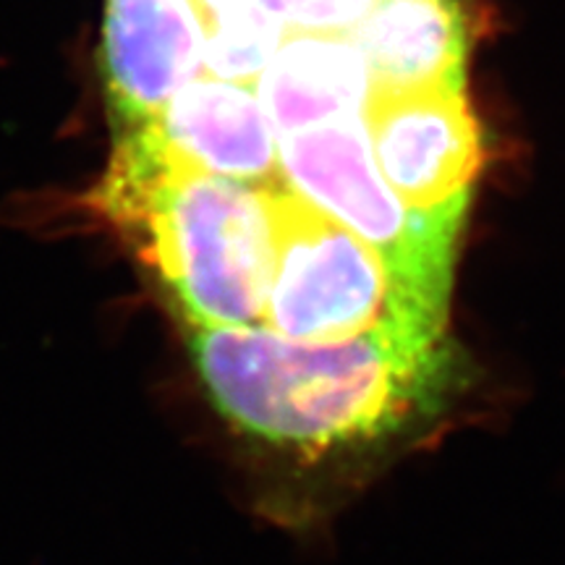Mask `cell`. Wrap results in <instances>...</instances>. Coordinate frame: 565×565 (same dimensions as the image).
Masks as SVG:
<instances>
[{
  "mask_svg": "<svg viewBox=\"0 0 565 565\" xmlns=\"http://www.w3.org/2000/svg\"><path fill=\"white\" fill-rule=\"evenodd\" d=\"M192 356L225 419L307 454L395 433L454 377L445 338L395 333L309 343L267 324L192 328Z\"/></svg>",
  "mask_w": 565,
  "mask_h": 565,
  "instance_id": "6da1fadb",
  "label": "cell"
},
{
  "mask_svg": "<svg viewBox=\"0 0 565 565\" xmlns=\"http://www.w3.org/2000/svg\"><path fill=\"white\" fill-rule=\"evenodd\" d=\"M275 189L183 168L150 121L118 134L100 210L192 328H242L265 322L278 254Z\"/></svg>",
  "mask_w": 565,
  "mask_h": 565,
  "instance_id": "7a4b0ae2",
  "label": "cell"
},
{
  "mask_svg": "<svg viewBox=\"0 0 565 565\" xmlns=\"http://www.w3.org/2000/svg\"><path fill=\"white\" fill-rule=\"evenodd\" d=\"M288 189L383 257L401 294L445 322L469 194L433 210L408 207L372 166L362 116L280 134Z\"/></svg>",
  "mask_w": 565,
  "mask_h": 565,
  "instance_id": "3957f363",
  "label": "cell"
},
{
  "mask_svg": "<svg viewBox=\"0 0 565 565\" xmlns=\"http://www.w3.org/2000/svg\"><path fill=\"white\" fill-rule=\"evenodd\" d=\"M278 254L265 322L294 341L330 343L370 333L445 338L401 294L377 252L291 189H275Z\"/></svg>",
  "mask_w": 565,
  "mask_h": 565,
  "instance_id": "277c9868",
  "label": "cell"
},
{
  "mask_svg": "<svg viewBox=\"0 0 565 565\" xmlns=\"http://www.w3.org/2000/svg\"><path fill=\"white\" fill-rule=\"evenodd\" d=\"M366 129L380 175L408 207L433 210L469 194L479 131L463 92H372Z\"/></svg>",
  "mask_w": 565,
  "mask_h": 565,
  "instance_id": "5b68a950",
  "label": "cell"
},
{
  "mask_svg": "<svg viewBox=\"0 0 565 565\" xmlns=\"http://www.w3.org/2000/svg\"><path fill=\"white\" fill-rule=\"evenodd\" d=\"M202 63L196 0H108L103 74L118 134L154 121Z\"/></svg>",
  "mask_w": 565,
  "mask_h": 565,
  "instance_id": "8992f818",
  "label": "cell"
},
{
  "mask_svg": "<svg viewBox=\"0 0 565 565\" xmlns=\"http://www.w3.org/2000/svg\"><path fill=\"white\" fill-rule=\"evenodd\" d=\"M152 124L183 168L249 183L278 173L270 118L246 84L189 82Z\"/></svg>",
  "mask_w": 565,
  "mask_h": 565,
  "instance_id": "52a82bcc",
  "label": "cell"
},
{
  "mask_svg": "<svg viewBox=\"0 0 565 565\" xmlns=\"http://www.w3.org/2000/svg\"><path fill=\"white\" fill-rule=\"evenodd\" d=\"M259 105L280 134L359 116L372 97V71L353 34L296 32L257 79Z\"/></svg>",
  "mask_w": 565,
  "mask_h": 565,
  "instance_id": "ba28073f",
  "label": "cell"
},
{
  "mask_svg": "<svg viewBox=\"0 0 565 565\" xmlns=\"http://www.w3.org/2000/svg\"><path fill=\"white\" fill-rule=\"evenodd\" d=\"M372 92H463L466 26L458 0H377L353 30Z\"/></svg>",
  "mask_w": 565,
  "mask_h": 565,
  "instance_id": "9c48e42d",
  "label": "cell"
},
{
  "mask_svg": "<svg viewBox=\"0 0 565 565\" xmlns=\"http://www.w3.org/2000/svg\"><path fill=\"white\" fill-rule=\"evenodd\" d=\"M204 21V61L221 79L254 84L278 51L280 0H196Z\"/></svg>",
  "mask_w": 565,
  "mask_h": 565,
  "instance_id": "30bf717a",
  "label": "cell"
},
{
  "mask_svg": "<svg viewBox=\"0 0 565 565\" xmlns=\"http://www.w3.org/2000/svg\"><path fill=\"white\" fill-rule=\"evenodd\" d=\"M374 3L377 0H280V11L296 32L349 34Z\"/></svg>",
  "mask_w": 565,
  "mask_h": 565,
  "instance_id": "8fae6325",
  "label": "cell"
}]
</instances>
